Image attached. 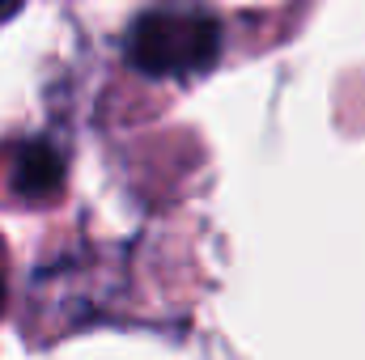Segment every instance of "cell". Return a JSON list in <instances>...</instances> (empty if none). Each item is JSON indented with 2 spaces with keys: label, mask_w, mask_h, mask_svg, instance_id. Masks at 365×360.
<instances>
[{
  "label": "cell",
  "mask_w": 365,
  "mask_h": 360,
  "mask_svg": "<svg viewBox=\"0 0 365 360\" xmlns=\"http://www.w3.org/2000/svg\"><path fill=\"white\" fill-rule=\"evenodd\" d=\"M123 55L136 73L158 81L200 77L221 60V17L195 0L153 4L132 21Z\"/></svg>",
  "instance_id": "cell-1"
},
{
  "label": "cell",
  "mask_w": 365,
  "mask_h": 360,
  "mask_svg": "<svg viewBox=\"0 0 365 360\" xmlns=\"http://www.w3.org/2000/svg\"><path fill=\"white\" fill-rule=\"evenodd\" d=\"M64 186H68V166L51 140L30 136L0 149V203L47 208L64 199Z\"/></svg>",
  "instance_id": "cell-2"
},
{
  "label": "cell",
  "mask_w": 365,
  "mask_h": 360,
  "mask_svg": "<svg viewBox=\"0 0 365 360\" xmlns=\"http://www.w3.org/2000/svg\"><path fill=\"white\" fill-rule=\"evenodd\" d=\"M4 305H9V250L0 242V314H4Z\"/></svg>",
  "instance_id": "cell-3"
},
{
  "label": "cell",
  "mask_w": 365,
  "mask_h": 360,
  "mask_svg": "<svg viewBox=\"0 0 365 360\" xmlns=\"http://www.w3.org/2000/svg\"><path fill=\"white\" fill-rule=\"evenodd\" d=\"M21 4H26V0H0V21H4V17H13Z\"/></svg>",
  "instance_id": "cell-4"
}]
</instances>
